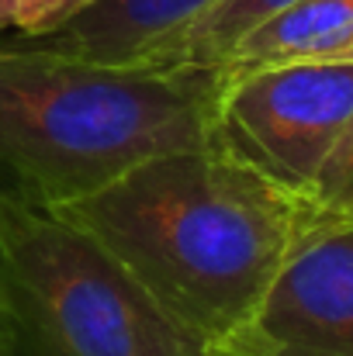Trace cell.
<instances>
[{
	"instance_id": "6da1fadb",
	"label": "cell",
	"mask_w": 353,
	"mask_h": 356,
	"mask_svg": "<svg viewBox=\"0 0 353 356\" xmlns=\"http://www.w3.org/2000/svg\"><path fill=\"white\" fill-rule=\"evenodd\" d=\"M94 238L212 350L256 315L291 252L326 222L226 149L156 156L52 211Z\"/></svg>"
},
{
	"instance_id": "7a4b0ae2",
	"label": "cell",
	"mask_w": 353,
	"mask_h": 356,
	"mask_svg": "<svg viewBox=\"0 0 353 356\" xmlns=\"http://www.w3.org/2000/svg\"><path fill=\"white\" fill-rule=\"evenodd\" d=\"M222 73L0 45V201L59 211L128 170L215 145Z\"/></svg>"
},
{
	"instance_id": "3957f363",
	"label": "cell",
	"mask_w": 353,
	"mask_h": 356,
	"mask_svg": "<svg viewBox=\"0 0 353 356\" xmlns=\"http://www.w3.org/2000/svg\"><path fill=\"white\" fill-rule=\"evenodd\" d=\"M87 232L0 201V356H208Z\"/></svg>"
},
{
	"instance_id": "277c9868",
	"label": "cell",
	"mask_w": 353,
	"mask_h": 356,
	"mask_svg": "<svg viewBox=\"0 0 353 356\" xmlns=\"http://www.w3.org/2000/svg\"><path fill=\"white\" fill-rule=\"evenodd\" d=\"M353 118V59L288 63L222 76L215 145L305 194Z\"/></svg>"
},
{
	"instance_id": "5b68a950",
	"label": "cell",
	"mask_w": 353,
	"mask_h": 356,
	"mask_svg": "<svg viewBox=\"0 0 353 356\" xmlns=\"http://www.w3.org/2000/svg\"><path fill=\"white\" fill-rule=\"evenodd\" d=\"M229 356H353V222L305 238L256 315L229 343Z\"/></svg>"
},
{
	"instance_id": "8992f818",
	"label": "cell",
	"mask_w": 353,
	"mask_h": 356,
	"mask_svg": "<svg viewBox=\"0 0 353 356\" xmlns=\"http://www.w3.org/2000/svg\"><path fill=\"white\" fill-rule=\"evenodd\" d=\"M215 3L222 0H94L52 35L24 38L21 45L132 66Z\"/></svg>"
},
{
	"instance_id": "52a82bcc",
	"label": "cell",
	"mask_w": 353,
	"mask_h": 356,
	"mask_svg": "<svg viewBox=\"0 0 353 356\" xmlns=\"http://www.w3.org/2000/svg\"><path fill=\"white\" fill-rule=\"evenodd\" d=\"M353 45V0H295L246 31L219 66L222 76L288 63L343 59Z\"/></svg>"
},
{
	"instance_id": "ba28073f",
	"label": "cell",
	"mask_w": 353,
	"mask_h": 356,
	"mask_svg": "<svg viewBox=\"0 0 353 356\" xmlns=\"http://www.w3.org/2000/svg\"><path fill=\"white\" fill-rule=\"evenodd\" d=\"M295 0H222L166 42H159L149 56H142L132 66H201V70H219L233 45L253 31L260 21L277 14Z\"/></svg>"
},
{
	"instance_id": "9c48e42d",
	"label": "cell",
	"mask_w": 353,
	"mask_h": 356,
	"mask_svg": "<svg viewBox=\"0 0 353 356\" xmlns=\"http://www.w3.org/2000/svg\"><path fill=\"white\" fill-rule=\"evenodd\" d=\"M308 201L326 225L353 222V118L347 121L343 135L336 138L329 159L322 163L308 191Z\"/></svg>"
},
{
	"instance_id": "30bf717a",
	"label": "cell",
	"mask_w": 353,
	"mask_h": 356,
	"mask_svg": "<svg viewBox=\"0 0 353 356\" xmlns=\"http://www.w3.org/2000/svg\"><path fill=\"white\" fill-rule=\"evenodd\" d=\"M91 3L94 0H0V31H14V42L45 38Z\"/></svg>"
},
{
	"instance_id": "8fae6325",
	"label": "cell",
	"mask_w": 353,
	"mask_h": 356,
	"mask_svg": "<svg viewBox=\"0 0 353 356\" xmlns=\"http://www.w3.org/2000/svg\"><path fill=\"white\" fill-rule=\"evenodd\" d=\"M208 356H229V353H222V350H212V353H208Z\"/></svg>"
},
{
	"instance_id": "7c38bea8",
	"label": "cell",
	"mask_w": 353,
	"mask_h": 356,
	"mask_svg": "<svg viewBox=\"0 0 353 356\" xmlns=\"http://www.w3.org/2000/svg\"><path fill=\"white\" fill-rule=\"evenodd\" d=\"M343 59H353V45H350V49H347V56H343Z\"/></svg>"
}]
</instances>
